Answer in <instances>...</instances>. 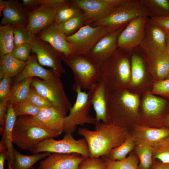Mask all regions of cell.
I'll list each match as a JSON object with an SVG mask.
<instances>
[{
  "label": "cell",
  "mask_w": 169,
  "mask_h": 169,
  "mask_svg": "<svg viewBox=\"0 0 169 169\" xmlns=\"http://www.w3.org/2000/svg\"><path fill=\"white\" fill-rule=\"evenodd\" d=\"M27 99L34 105L41 108L52 107L47 99L32 87Z\"/></svg>",
  "instance_id": "obj_42"
},
{
  "label": "cell",
  "mask_w": 169,
  "mask_h": 169,
  "mask_svg": "<svg viewBox=\"0 0 169 169\" xmlns=\"http://www.w3.org/2000/svg\"><path fill=\"white\" fill-rule=\"evenodd\" d=\"M44 0H23L22 4L28 11H32L41 5Z\"/></svg>",
  "instance_id": "obj_49"
},
{
  "label": "cell",
  "mask_w": 169,
  "mask_h": 169,
  "mask_svg": "<svg viewBox=\"0 0 169 169\" xmlns=\"http://www.w3.org/2000/svg\"><path fill=\"white\" fill-rule=\"evenodd\" d=\"M151 20L160 27L167 34L169 33V15L151 17Z\"/></svg>",
  "instance_id": "obj_47"
},
{
  "label": "cell",
  "mask_w": 169,
  "mask_h": 169,
  "mask_svg": "<svg viewBox=\"0 0 169 169\" xmlns=\"http://www.w3.org/2000/svg\"><path fill=\"white\" fill-rule=\"evenodd\" d=\"M146 63L149 73L154 83L166 79L169 72V56L166 52Z\"/></svg>",
  "instance_id": "obj_27"
},
{
  "label": "cell",
  "mask_w": 169,
  "mask_h": 169,
  "mask_svg": "<svg viewBox=\"0 0 169 169\" xmlns=\"http://www.w3.org/2000/svg\"><path fill=\"white\" fill-rule=\"evenodd\" d=\"M33 78H29L21 82L13 85L6 99L14 105L26 100L29 93Z\"/></svg>",
  "instance_id": "obj_29"
},
{
  "label": "cell",
  "mask_w": 169,
  "mask_h": 169,
  "mask_svg": "<svg viewBox=\"0 0 169 169\" xmlns=\"http://www.w3.org/2000/svg\"><path fill=\"white\" fill-rule=\"evenodd\" d=\"M54 138H47L38 144L33 154L41 152L60 153H76L86 158L90 156L89 147L85 138L75 139L71 133H66L63 138L56 140Z\"/></svg>",
  "instance_id": "obj_9"
},
{
  "label": "cell",
  "mask_w": 169,
  "mask_h": 169,
  "mask_svg": "<svg viewBox=\"0 0 169 169\" xmlns=\"http://www.w3.org/2000/svg\"><path fill=\"white\" fill-rule=\"evenodd\" d=\"M132 53L117 48L100 67V78L110 90L128 89L131 79Z\"/></svg>",
  "instance_id": "obj_3"
},
{
  "label": "cell",
  "mask_w": 169,
  "mask_h": 169,
  "mask_svg": "<svg viewBox=\"0 0 169 169\" xmlns=\"http://www.w3.org/2000/svg\"><path fill=\"white\" fill-rule=\"evenodd\" d=\"M36 35L49 44L64 56L73 54L67 39V36L56 27L55 23L47 26Z\"/></svg>",
  "instance_id": "obj_22"
},
{
  "label": "cell",
  "mask_w": 169,
  "mask_h": 169,
  "mask_svg": "<svg viewBox=\"0 0 169 169\" xmlns=\"http://www.w3.org/2000/svg\"><path fill=\"white\" fill-rule=\"evenodd\" d=\"M136 146V143L134 136L132 133L128 132L123 142L118 146L113 149L106 157L115 161L123 160L135 148Z\"/></svg>",
  "instance_id": "obj_31"
},
{
  "label": "cell",
  "mask_w": 169,
  "mask_h": 169,
  "mask_svg": "<svg viewBox=\"0 0 169 169\" xmlns=\"http://www.w3.org/2000/svg\"><path fill=\"white\" fill-rule=\"evenodd\" d=\"M135 153L139 160L138 169H151L153 159L150 147L143 145H136Z\"/></svg>",
  "instance_id": "obj_38"
},
{
  "label": "cell",
  "mask_w": 169,
  "mask_h": 169,
  "mask_svg": "<svg viewBox=\"0 0 169 169\" xmlns=\"http://www.w3.org/2000/svg\"><path fill=\"white\" fill-rule=\"evenodd\" d=\"M151 169H169V163H165L158 160H154Z\"/></svg>",
  "instance_id": "obj_50"
},
{
  "label": "cell",
  "mask_w": 169,
  "mask_h": 169,
  "mask_svg": "<svg viewBox=\"0 0 169 169\" xmlns=\"http://www.w3.org/2000/svg\"><path fill=\"white\" fill-rule=\"evenodd\" d=\"M66 116L55 108L51 107L41 108L35 116H20L31 124L59 135L63 132L65 118Z\"/></svg>",
  "instance_id": "obj_13"
},
{
  "label": "cell",
  "mask_w": 169,
  "mask_h": 169,
  "mask_svg": "<svg viewBox=\"0 0 169 169\" xmlns=\"http://www.w3.org/2000/svg\"><path fill=\"white\" fill-rule=\"evenodd\" d=\"M132 134L136 145L150 147L158 141L169 136V129L150 127L136 124Z\"/></svg>",
  "instance_id": "obj_24"
},
{
  "label": "cell",
  "mask_w": 169,
  "mask_h": 169,
  "mask_svg": "<svg viewBox=\"0 0 169 169\" xmlns=\"http://www.w3.org/2000/svg\"><path fill=\"white\" fill-rule=\"evenodd\" d=\"M63 62L72 70L74 84L82 90H90L100 78V67L85 55L64 56Z\"/></svg>",
  "instance_id": "obj_5"
},
{
  "label": "cell",
  "mask_w": 169,
  "mask_h": 169,
  "mask_svg": "<svg viewBox=\"0 0 169 169\" xmlns=\"http://www.w3.org/2000/svg\"><path fill=\"white\" fill-rule=\"evenodd\" d=\"M28 169H36L34 168L33 166H32Z\"/></svg>",
  "instance_id": "obj_54"
},
{
  "label": "cell",
  "mask_w": 169,
  "mask_h": 169,
  "mask_svg": "<svg viewBox=\"0 0 169 169\" xmlns=\"http://www.w3.org/2000/svg\"><path fill=\"white\" fill-rule=\"evenodd\" d=\"M12 103H9L6 116L5 125L3 132L0 143L3 144L7 149L8 159L11 166L14 161V149L12 141L13 128L17 118Z\"/></svg>",
  "instance_id": "obj_26"
},
{
  "label": "cell",
  "mask_w": 169,
  "mask_h": 169,
  "mask_svg": "<svg viewBox=\"0 0 169 169\" xmlns=\"http://www.w3.org/2000/svg\"><path fill=\"white\" fill-rule=\"evenodd\" d=\"M25 61L20 60L14 57L11 53L0 58V79L5 75L13 78L18 75L22 71Z\"/></svg>",
  "instance_id": "obj_28"
},
{
  "label": "cell",
  "mask_w": 169,
  "mask_h": 169,
  "mask_svg": "<svg viewBox=\"0 0 169 169\" xmlns=\"http://www.w3.org/2000/svg\"><path fill=\"white\" fill-rule=\"evenodd\" d=\"M14 47L26 44H31L35 36L26 27L13 26Z\"/></svg>",
  "instance_id": "obj_39"
},
{
  "label": "cell",
  "mask_w": 169,
  "mask_h": 169,
  "mask_svg": "<svg viewBox=\"0 0 169 169\" xmlns=\"http://www.w3.org/2000/svg\"><path fill=\"white\" fill-rule=\"evenodd\" d=\"M127 24L108 32L85 55L100 67L117 48L118 36Z\"/></svg>",
  "instance_id": "obj_16"
},
{
  "label": "cell",
  "mask_w": 169,
  "mask_h": 169,
  "mask_svg": "<svg viewBox=\"0 0 169 169\" xmlns=\"http://www.w3.org/2000/svg\"><path fill=\"white\" fill-rule=\"evenodd\" d=\"M8 154L7 151L0 152V169H4V164L5 160L7 159Z\"/></svg>",
  "instance_id": "obj_51"
},
{
  "label": "cell",
  "mask_w": 169,
  "mask_h": 169,
  "mask_svg": "<svg viewBox=\"0 0 169 169\" xmlns=\"http://www.w3.org/2000/svg\"><path fill=\"white\" fill-rule=\"evenodd\" d=\"M13 105L15 114L17 117L25 115L35 116L41 109L34 105L27 99Z\"/></svg>",
  "instance_id": "obj_40"
},
{
  "label": "cell",
  "mask_w": 169,
  "mask_h": 169,
  "mask_svg": "<svg viewBox=\"0 0 169 169\" xmlns=\"http://www.w3.org/2000/svg\"><path fill=\"white\" fill-rule=\"evenodd\" d=\"M166 79H169V73H168V76H167V77Z\"/></svg>",
  "instance_id": "obj_55"
},
{
  "label": "cell",
  "mask_w": 169,
  "mask_h": 169,
  "mask_svg": "<svg viewBox=\"0 0 169 169\" xmlns=\"http://www.w3.org/2000/svg\"><path fill=\"white\" fill-rule=\"evenodd\" d=\"M8 161V169H13L12 168V166L10 163V162L8 159H7Z\"/></svg>",
  "instance_id": "obj_53"
},
{
  "label": "cell",
  "mask_w": 169,
  "mask_h": 169,
  "mask_svg": "<svg viewBox=\"0 0 169 169\" xmlns=\"http://www.w3.org/2000/svg\"><path fill=\"white\" fill-rule=\"evenodd\" d=\"M12 78L5 75L0 82V100H4L8 94L11 89Z\"/></svg>",
  "instance_id": "obj_46"
},
{
  "label": "cell",
  "mask_w": 169,
  "mask_h": 169,
  "mask_svg": "<svg viewBox=\"0 0 169 169\" xmlns=\"http://www.w3.org/2000/svg\"><path fill=\"white\" fill-rule=\"evenodd\" d=\"M112 31L104 26L84 25L74 34L67 36L66 39L73 54L85 55L102 37Z\"/></svg>",
  "instance_id": "obj_11"
},
{
  "label": "cell",
  "mask_w": 169,
  "mask_h": 169,
  "mask_svg": "<svg viewBox=\"0 0 169 169\" xmlns=\"http://www.w3.org/2000/svg\"><path fill=\"white\" fill-rule=\"evenodd\" d=\"M83 14L82 10L72 0H68L57 9L55 23L59 24Z\"/></svg>",
  "instance_id": "obj_33"
},
{
  "label": "cell",
  "mask_w": 169,
  "mask_h": 169,
  "mask_svg": "<svg viewBox=\"0 0 169 169\" xmlns=\"http://www.w3.org/2000/svg\"><path fill=\"white\" fill-rule=\"evenodd\" d=\"M107 86L100 78L88 92L96 114V121L108 123L106 102Z\"/></svg>",
  "instance_id": "obj_23"
},
{
  "label": "cell",
  "mask_w": 169,
  "mask_h": 169,
  "mask_svg": "<svg viewBox=\"0 0 169 169\" xmlns=\"http://www.w3.org/2000/svg\"><path fill=\"white\" fill-rule=\"evenodd\" d=\"M168 34H169V33Z\"/></svg>",
  "instance_id": "obj_56"
},
{
  "label": "cell",
  "mask_w": 169,
  "mask_h": 169,
  "mask_svg": "<svg viewBox=\"0 0 169 169\" xmlns=\"http://www.w3.org/2000/svg\"><path fill=\"white\" fill-rule=\"evenodd\" d=\"M59 136L31 124L18 116L13 129L12 141L21 149L33 153L36 146L41 142L47 138Z\"/></svg>",
  "instance_id": "obj_6"
},
{
  "label": "cell",
  "mask_w": 169,
  "mask_h": 169,
  "mask_svg": "<svg viewBox=\"0 0 169 169\" xmlns=\"http://www.w3.org/2000/svg\"><path fill=\"white\" fill-rule=\"evenodd\" d=\"M31 49V44H24L14 47L11 53L19 60L26 61L30 56Z\"/></svg>",
  "instance_id": "obj_45"
},
{
  "label": "cell",
  "mask_w": 169,
  "mask_h": 169,
  "mask_svg": "<svg viewBox=\"0 0 169 169\" xmlns=\"http://www.w3.org/2000/svg\"><path fill=\"white\" fill-rule=\"evenodd\" d=\"M9 102L6 99L0 101V125L4 128Z\"/></svg>",
  "instance_id": "obj_48"
},
{
  "label": "cell",
  "mask_w": 169,
  "mask_h": 169,
  "mask_svg": "<svg viewBox=\"0 0 169 169\" xmlns=\"http://www.w3.org/2000/svg\"><path fill=\"white\" fill-rule=\"evenodd\" d=\"M141 98L127 89L113 90L107 86L108 123L126 127L129 124H137Z\"/></svg>",
  "instance_id": "obj_2"
},
{
  "label": "cell",
  "mask_w": 169,
  "mask_h": 169,
  "mask_svg": "<svg viewBox=\"0 0 169 169\" xmlns=\"http://www.w3.org/2000/svg\"><path fill=\"white\" fill-rule=\"evenodd\" d=\"M84 14L68 20L59 24L55 23L58 29L63 32L67 36L76 33L84 24Z\"/></svg>",
  "instance_id": "obj_36"
},
{
  "label": "cell",
  "mask_w": 169,
  "mask_h": 169,
  "mask_svg": "<svg viewBox=\"0 0 169 169\" xmlns=\"http://www.w3.org/2000/svg\"><path fill=\"white\" fill-rule=\"evenodd\" d=\"M57 10L49 2L44 0L42 4L28 12V23L27 28L36 35L44 28L55 23Z\"/></svg>",
  "instance_id": "obj_18"
},
{
  "label": "cell",
  "mask_w": 169,
  "mask_h": 169,
  "mask_svg": "<svg viewBox=\"0 0 169 169\" xmlns=\"http://www.w3.org/2000/svg\"><path fill=\"white\" fill-rule=\"evenodd\" d=\"M31 45V51L35 54L41 65L50 67L54 71L60 74L65 72L62 63L64 55L36 35Z\"/></svg>",
  "instance_id": "obj_15"
},
{
  "label": "cell",
  "mask_w": 169,
  "mask_h": 169,
  "mask_svg": "<svg viewBox=\"0 0 169 169\" xmlns=\"http://www.w3.org/2000/svg\"><path fill=\"white\" fill-rule=\"evenodd\" d=\"M84 12V25H89L103 18L116 7L104 2L102 0H72Z\"/></svg>",
  "instance_id": "obj_20"
},
{
  "label": "cell",
  "mask_w": 169,
  "mask_h": 169,
  "mask_svg": "<svg viewBox=\"0 0 169 169\" xmlns=\"http://www.w3.org/2000/svg\"><path fill=\"white\" fill-rule=\"evenodd\" d=\"M72 89L76 94V98L74 105L69 110V115L65 118L63 131L65 134H72L77 125L85 124H95L96 122L95 118L89 114L91 105L88 92L83 91L79 87L74 84Z\"/></svg>",
  "instance_id": "obj_8"
},
{
  "label": "cell",
  "mask_w": 169,
  "mask_h": 169,
  "mask_svg": "<svg viewBox=\"0 0 169 169\" xmlns=\"http://www.w3.org/2000/svg\"><path fill=\"white\" fill-rule=\"evenodd\" d=\"M138 124L152 127L169 129V112L158 118L139 121Z\"/></svg>",
  "instance_id": "obj_43"
},
{
  "label": "cell",
  "mask_w": 169,
  "mask_h": 169,
  "mask_svg": "<svg viewBox=\"0 0 169 169\" xmlns=\"http://www.w3.org/2000/svg\"><path fill=\"white\" fill-rule=\"evenodd\" d=\"M0 7L3 16L1 25L10 24L13 26L27 27L28 11L19 1L0 0Z\"/></svg>",
  "instance_id": "obj_19"
},
{
  "label": "cell",
  "mask_w": 169,
  "mask_h": 169,
  "mask_svg": "<svg viewBox=\"0 0 169 169\" xmlns=\"http://www.w3.org/2000/svg\"><path fill=\"white\" fill-rule=\"evenodd\" d=\"M151 92L155 95L169 99V79L155 83Z\"/></svg>",
  "instance_id": "obj_44"
},
{
  "label": "cell",
  "mask_w": 169,
  "mask_h": 169,
  "mask_svg": "<svg viewBox=\"0 0 169 169\" xmlns=\"http://www.w3.org/2000/svg\"><path fill=\"white\" fill-rule=\"evenodd\" d=\"M95 129H78V134L87 143L91 157L107 156L113 149L120 145L128 133L127 128L110 123L96 121Z\"/></svg>",
  "instance_id": "obj_1"
},
{
  "label": "cell",
  "mask_w": 169,
  "mask_h": 169,
  "mask_svg": "<svg viewBox=\"0 0 169 169\" xmlns=\"http://www.w3.org/2000/svg\"><path fill=\"white\" fill-rule=\"evenodd\" d=\"M55 72L46 69L39 63L35 54L30 55L25 61V65L22 71L13 79V84L19 83L29 78L38 77L44 80L51 79Z\"/></svg>",
  "instance_id": "obj_25"
},
{
  "label": "cell",
  "mask_w": 169,
  "mask_h": 169,
  "mask_svg": "<svg viewBox=\"0 0 169 169\" xmlns=\"http://www.w3.org/2000/svg\"><path fill=\"white\" fill-rule=\"evenodd\" d=\"M148 17L137 18L128 23L118 36L117 48L125 52L139 46L144 34Z\"/></svg>",
  "instance_id": "obj_17"
},
{
  "label": "cell",
  "mask_w": 169,
  "mask_h": 169,
  "mask_svg": "<svg viewBox=\"0 0 169 169\" xmlns=\"http://www.w3.org/2000/svg\"><path fill=\"white\" fill-rule=\"evenodd\" d=\"M14 47L13 26L10 24L0 26V58L11 53Z\"/></svg>",
  "instance_id": "obj_32"
},
{
  "label": "cell",
  "mask_w": 169,
  "mask_h": 169,
  "mask_svg": "<svg viewBox=\"0 0 169 169\" xmlns=\"http://www.w3.org/2000/svg\"><path fill=\"white\" fill-rule=\"evenodd\" d=\"M166 37L165 32L148 17L144 34L138 46L146 62L165 52Z\"/></svg>",
  "instance_id": "obj_10"
},
{
  "label": "cell",
  "mask_w": 169,
  "mask_h": 169,
  "mask_svg": "<svg viewBox=\"0 0 169 169\" xmlns=\"http://www.w3.org/2000/svg\"><path fill=\"white\" fill-rule=\"evenodd\" d=\"M166 52L169 56V35L167 34L166 37Z\"/></svg>",
  "instance_id": "obj_52"
},
{
  "label": "cell",
  "mask_w": 169,
  "mask_h": 169,
  "mask_svg": "<svg viewBox=\"0 0 169 169\" xmlns=\"http://www.w3.org/2000/svg\"><path fill=\"white\" fill-rule=\"evenodd\" d=\"M106 163L102 157H89L80 163L78 169H106Z\"/></svg>",
  "instance_id": "obj_41"
},
{
  "label": "cell",
  "mask_w": 169,
  "mask_h": 169,
  "mask_svg": "<svg viewBox=\"0 0 169 169\" xmlns=\"http://www.w3.org/2000/svg\"><path fill=\"white\" fill-rule=\"evenodd\" d=\"M14 161L12 165L13 169H28L38 160L51 154L49 152L33 154L31 155L23 154L14 149Z\"/></svg>",
  "instance_id": "obj_30"
},
{
  "label": "cell",
  "mask_w": 169,
  "mask_h": 169,
  "mask_svg": "<svg viewBox=\"0 0 169 169\" xmlns=\"http://www.w3.org/2000/svg\"><path fill=\"white\" fill-rule=\"evenodd\" d=\"M85 158L76 153H54L41 160L38 169H78L80 163Z\"/></svg>",
  "instance_id": "obj_21"
},
{
  "label": "cell",
  "mask_w": 169,
  "mask_h": 169,
  "mask_svg": "<svg viewBox=\"0 0 169 169\" xmlns=\"http://www.w3.org/2000/svg\"><path fill=\"white\" fill-rule=\"evenodd\" d=\"M60 76V74L56 72L48 80H40L34 77L31 86L47 99L53 107L67 115L72 105L65 93Z\"/></svg>",
  "instance_id": "obj_7"
},
{
  "label": "cell",
  "mask_w": 169,
  "mask_h": 169,
  "mask_svg": "<svg viewBox=\"0 0 169 169\" xmlns=\"http://www.w3.org/2000/svg\"><path fill=\"white\" fill-rule=\"evenodd\" d=\"M150 147L152 151L153 160L169 163V136L158 141Z\"/></svg>",
  "instance_id": "obj_35"
},
{
  "label": "cell",
  "mask_w": 169,
  "mask_h": 169,
  "mask_svg": "<svg viewBox=\"0 0 169 169\" xmlns=\"http://www.w3.org/2000/svg\"><path fill=\"white\" fill-rule=\"evenodd\" d=\"M101 157L106 163V169H138L139 158L133 152L120 161L112 160L105 156Z\"/></svg>",
  "instance_id": "obj_34"
},
{
  "label": "cell",
  "mask_w": 169,
  "mask_h": 169,
  "mask_svg": "<svg viewBox=\"0 0 169 169\" xmlns=\"http://www.w3.org/2000/svg\"><path fill=\"white\" fill-rule=\"evenodd\" d=\"M148 9L151 17L163 16L169 13V2L167 0H142Z\"/></svg>",
  "instance_id": "obj_37"
},
{
  "label": "cell",
  "mask_w": 169,
  "mask_h": 169,
  "mask_svg": "<svg viewBox=\"0 0 169 169\" xmlns=\"http://www.w3.org/2000/svg\"><path fill=\"white\" fill-rule=\"evenodd\" d=\"M148 9L142 0H129L115 8L103 18L90 25L107 27L112 30L118 29L139 17H151Z\"/></svg>",
  "instance_id": "obj_4"
},
{
  "label": "cell",
  "mask_w": 169,
  "mask_h": 169,
  "mask_svg": "<svg viewBox=\"0 0 169 169\" xmlns=\"http://www.w3.org/2000/svg\"><path fill=\"white\" fill-rule=\"evenodd\" d=\"M131 64V79L128 90L141 97L145 92L151 90L155 83L149 73L143 56L132 52Z\"/></svg>",
  "instance_id": "obj_12"
},
{
  "label": "cell",
  "mask_w": 169,
  "mask_h": 169,
  "mask_svg": "<svg viewBox=\"0 0 169 169\" xmlns=\"http://www.w3.org/2000/svg\"><path fill=\"white\" fill-rule=\"evenodd\" d=\"M151 91H147L141 97L137 123L161 117L169 112V99L154 94Z\"/></svg>",
  "instance_id": "obj_14"
}]
</instances>
